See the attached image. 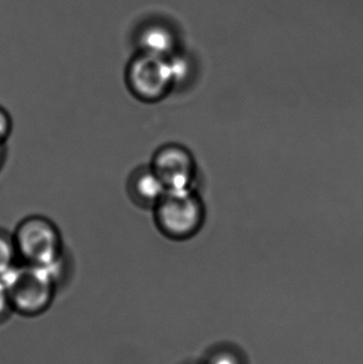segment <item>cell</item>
<instances>
[{
    "label": "cell",
    "instance_id": "5",
    "mask_svg": "<svg viewBox=\"0 0 363 364\" xmlns=\"http://www.w3.org/2000/svg\"><path fill=\"white\" fill-rule=\"evenodd\" d=\"M149 166L166 191L195 188L197 164L193 154L183 145L168 143L159 147L153 154Z\"/></svg>",
    "mask_w": 363,
    "mask_h": 364
},
{
    "label": "cell",
    "instance_id": "12",
    "mask_svg": "<svg viewBox=\"0 0 363 364\" xmlns=\"http://www.w3.org/2000/svg\"><path fill=\"white\" fill-rule=\"evenodd\" d=\"M12 311V305H11L6 282L0 277V320L8 316Z\"/></svg>",
    "mask_w": 363,
    "mask_h": 364
},
{
    "label": "cell",
    "instance_id": "9",
    "mask_svg": "<svg viewBox=\"0 0 363 364\" xmlns=\"http://www.w3.org/2000/svg\"><path fill=\"white\" fill-rule=\"evenodd\" d=\"M168 61L172 70L174 90L183 89L191 81L193 76L194 68L191 60L187 55L177 51L168 58Z\"/></svg>",
    "mask_w": 363,
    "mask_h": 364
},
{
    "label": "cell",
    "instance_id": "6",
    "mask_svg": "<svg viewBox=\"0 0 363 364\" xmlns=\"http://www.w3.org/2000/svg\"><path fill=\"white\" fill-rule=\"evenodd\" d=\"M126 188L130 200L139 208L146 210H153L168 192L149 164L132 171Z\"/></svg>",
    "mask_w": 363,
    "mask_h": 364
},
{
    "label": "cell",
    "instance_id": "7",
    "mask_svg": "<svg viewBox=\"0 0 363 364\" xmlns=\"http://www.w3.org/2000/svg\"><path fill=\"white\" fill-rule=\"evenodd\" d=\"M139 53L170 58L178 51L174 32L166 26L151 25L138 38Z\"/></svg>",
    "mask_w": 363,
    "mask_h": 364
},
{
    "label": "cell",
    "instance_id": "10",
    "mask_svg": "<svg viewBox=\"0 0 363 364\" xmlns=\"http://www.w3.org/2000/svg\"><path fill=\"white\" fill-rule=\"evenodd\" d=\"M18 263L12 233L0 229V277L6 275Z\"/></svg>",
    "mask_w": 363,
    "mask_h": 364
},
{
    "label": "cell",
    "instance_id": "13",
    "mask_svg": "<svg viewBox=\"0 0 363 364\" xmlns=\"http://www.w3.org/2000/svg\"><path fill=\"white\" fill-rule=\"evenodd\" d=\"M6 146H0V170H1L2 166H4V161H6Z\"/></svg>",
    "mask_w": 363,
    "mask_h": 364
},
{
    "label": "cell",
    "instance_id": "4",
    "mask_svg": "<svg viewBox=\"0 0 363 364\" xmlns=\"http://www.w3.org/2000/svg\"><path fill=\"white\" fill-rule=\"evenodd\" d=\"M128 90L136 100L155 104L174 91L168 58L138 53L126 70Z\"/></svg>",
    "mask_w": 363,
    "mask_h": 364
},
{
    "label": "cell",
    "instance_id": "8",
    "mask_svg": "<svg viewBox=\"0 0 363 364\" xmlns=\"http://www.w3.org/2000/svg\"><path fill=\"white\" fill-rule=\"evenodd\" d=\"M205 364H251L244 350L232 344H225L213 350Z\"/></svg>",
    "mask_w": 363,
    "mask_h": 364
},
{
    "label": "cell",
    "instance_id": "1",
    "mask_svg": "<svg viewBox=\"0 0 363 364\" xmlns=\"http://www.w3.org/2000/svg\"><path fill=\"white\" fill-rule=\"evenodd\" d=\"M57 269L34 265H15L1 277L6 282L13 311L36 316L48 309L57 287Z\"/></svg>",
    "mask_w": 363,
    "mask_h": 364
},
{
    "label": "cell",
    "instance_id": "2",
    "mask_svg": "<svg viewBox=\"0 0 363 364\" xmlns=\"http://www.w3.org/2000/svg\"><path fill=\"white\" fill-rule=\"evenodd\" d=\"M151 211L158 230L173 241L195 237L206 220V207L195 188L168 191Z\"/></svg>",
    "mask_w": 363,
    "mask_h": 364
},
{
    "label": "cell",
    "instance_id": "3",
    "mask_svg": "<svg viewBox=\"0 0 363 364\" xmlns=\"http://www.w3.org/2000/svg\"><path fill=\"white\" fill-rule=\"evenodd\" d=\"M19 262L59 269L64 245L57 225L40 215L23 218L12 232Z\"/></svg>",
    "mask_w": 363,
    "mask_h": 364
},
{
    "label": "cell",
    "instance_id": "11",
    "mask_svg": "<svg viewBox=\"0 0 363 364\" xmlns=\"http://www.w3.org/2000/svg\"><path fill=\"white\" fill-rule=\"evenodd\" d=\"M13 130V122L8 111L0 106V146H6Z\"/></svg>",
    "mask_w": 363,
    "mask_h": 364
}]
</instances>
